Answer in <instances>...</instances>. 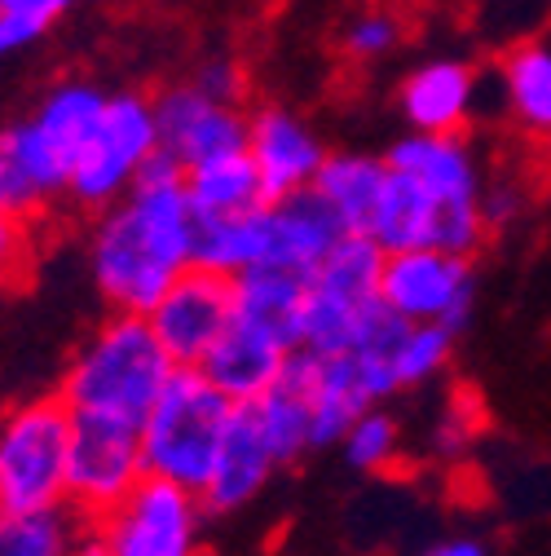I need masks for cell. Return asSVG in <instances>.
Wrapping results in <instances>:
<instances>
[{
    "mask_svg": "<svg viewBox=\"0 0 551 556\" xmlns=\"http://www.w3.org/2000/svg\"><path fill=\"white\" fill-rule=\"evenodd\" d=\"M388 181V160L384 155H362V151H326L313 190L335 207L344 230L367 235L371 213L380 203V190Z\"/></svg>",
    "mask_w": 551,
    "mask_h": 556,
    "instance_id": "cell-21",
    "label": "cell"
},
{
    "mask_svg": "<svg viewBox=\"0 0 551 556\" xmlns=\"http://www.w3.org/2000/svg\"><path fill=\"white\" fill-rule=\"evenodd\" d=\"M159 151V124H155V98L137 89H115L106 98V111L80 151L72 181H66V199L85 213H102L115 199L132 190L142 168Z\"/></svg>",
    "mask_w": 551,
    "mask_h": 556,
    "instance_id": "cell-5",
    "label": "cell"
},
{
    "mask_svg": "<svg viewBox=\"0 0 551 556\" xmlns=\"http://www.w3.org/2000/svg\"><path fill=\"white\" fill-rule=\"evenodd\" d=\"M106 98L111 93L102 85H93L85 76H66L53 89H44V98L31 111V119L44 128V137L66 155L72 168H76L80 151L89 147V137H93V128H98V119L106 111Z\"/></svg>",
    "mask_w": 551,
    "mask_h": 556,
    "instance_id": "cell-24",
    "label": "cell"
},
{
    "mask_svg": "<svg viewBox=\"0 0 551 556\" xmlns=\"http://www.w3.org/2000/svg\"><path fill=\"white\" fill-rule=\"evenodd\" d=\"M499 76L508 93V115L529 142L551 147V49L538 40H521L503 49Z\"/></svg>",
    "mask_w": 551,
    "mask_h": 556,
    "instance_id": "cell-20",
    "label": "cell"
},
{
    "mask_svg": "<svg viewBox=\"0 0 551 556\" xmlns=\"http://www.w3.org/2000/svg\"><path fill=\"white\" fill-rule=\"evenodd\" d=\"M76 556H111V552H106V543H102L98 534H89V539L76 547Z\"/></svg>",
    "mask_w": 551,
    "mask_h": 556,
    "instance_id": "cell-37",
    "label": "cell"
},
{
    "mask_svg": "<svg viewBox=\"0 0 551 556\" xmlns=\"http://www.w3.org/2000/svg\"><path fill=\"white\" fill-rule=\"evenodd\" d=\"M66 451H72V406L36 397L0 415V513L66 504Z\"/></svg>",
    "mask_w": 551,
    "mask_h": 556,
    "instance_id": "cell-4",
    "label": "cell"
},
{
    "mask_svg": "<svg viewBox=\"0 0 551 556\" xmlns=\"http://www.w3.org/2000/svg\"><path fill=\"white\" fill-rule=\"evenodd\" d=\"M185 194L194 203V217H234L265 203V186L247 151L185 168Z\"/></svg>",
    "mask_w": 551,
    "mask_h": 556,
    "instance_id": "cell-27",
    "label": "cell"
},
{
    "mask_svg": "<svg viewBox=\"0 0 551 556\" xmlns=\"http://www.w3.org/2000/svg\"><path fill=\"white\" fill-rule=\"evenodd\" d=\"M428 556H490V547L480 543V539H446Z\"/></svg>",
    "mask_w": 551,
    "mask_h": 556,
    "instance_id": "cell-36",
    "label": "cell"
},
{
    "mask_svg": "<svg viewBox=\"0 0 551 556\" xmlns=\"http://www.w3.org/2000/svg\"><path fill=\"white\" fill-rule=\"evenodd\" d=\"M279 468L283 464L273 459V451L256 425L252 402H239L230 425H226L221 451H217V468H213L208 485H203V508H208V517H226V513L247 508L273 481Z\"/></svg>",
    "mask_w": 551,
    "mask_h": 556,
    "instance_id": "cell-14",
    "label": "cell"
},
{
    "mask_svg": "<svg viewBox=\"0 0 551 556\" xmlns=\"http://www.w3.org/2000/svg\"><path fill=\"white\" fill-rule=\"evenodd\" d=\"M287 354L292 350H283L273 336H265L252 323L234 318L226 327V336L208 350V358L198 363V371L208 376L230 402H256L273 380H279Z\"/></svg>",
    "mask_w": 551,
    "mask_h": 556,
    "instance_id": "cell-18",
    "label": "cell"
},
{
    "mask_svg": "<svg viewBox=\"0 0 551 556\" xmlns=\"http://www.w3.org/2000/svg\"><path fill=\"white\" fill-rule=\"evenodd\" d=\"M476 102V72L459 58L420 62L397 85V111L415 132H467Z\"/></svg>",
    "mask_w": 551,
    "mask_h": 556,
    "instance_id": "cell-15",
    "label": "cell"
},
{
    "mask_svg": "<svg viewBox=\"0 0 551 556\" xmlns=\"http://www.w3.org/2000/svg\"><path fill=\"white\" fill-rule=\"evenodd\" d=\"M142 464V425L111 415H72V451H66V504L89 521L106 517L137 481Z\"/></svg>",
    "mask_w": 551,
    "mask_h": 556,
    "instance_id": "cell-7",
    "label": "cell"
},
{
    "mask_svg": "<svg viewBox=\"0 0 551 556\" xmlns=\"http://www.w3.org/2000/svg\"><path fill=\"white\" fill-rule=\"evenodd\" d=\"M66 181L72 164L31 115L0 128V213L36 222L49 203L66 199Z\"/></svg>",
    "mask_w": 551,
    "mask_h": 556,
    "instance_id": "cell-11",
    "label": "cell"
},
{
    "mask_svg": "<svg viewBox=\"0 0 551 556\" xmlns=\"http://www.w3.org/2000/svg\"><path fill=\"white\" fill-rule=\"evenodd\" d=\"M247 155L260 173L265 199H283L292 190L313 186L326 147L305 115L279 102H265L247 115Z\"/></svg>",
    "mask_w": 551,
    "mask_h": 556,
    "instance_id": "cell-12",
    "label": "cell"
},
{
    "mask_svg": "<svg viewBox=\"0 0 551 556\" xmlns=\"http://www.w3.org/2000/svg\"><path fill=\"white\" fill-rule=\"evenodd\" d=\"M339 451H344V459H349L354 468H362V472H388L397 464V455H401V429H397L393 415L375 402V406H367L358 420L349 425Z\"/></svg>",
    "mask_w": 551,
    "mask_h": 556,
    "instance_id": "cell-29",
    "label": "cell"
},
{
    "mask_svg": "<svg viewBox=\"0 0 551 556\" xmlns=\"http://www.w3.org/2000/svg\"><path fill=\"white\" fill-rule=\"evenodd\" d=\"M239 402H230L198 367H177L142 420V464L151 477L177 481L185 491L203 495L226 425Z\"/></svg>",
    "mask_w": 551,
    "mask_h": 556,
    "instance_id": "cell-3",
    "label": "cell"
},
{
    "mask_svg": "<svg viewBox=\"0 0 551 556\" xmlns=\"http://www.w3.org/2000/svg\"><path fill=\"white\" fill-rule=\"evenodd\" d=\"M388 168L415 177L437 203H467L480 199V168L467 147V132H415L388 147Z\"/></svg>",
    "mask_w": 551,
    "mask_h": 556,
    "instance_id": "cell-17",
    "label": "cell"
},
{
    "mask_svg": "<svg viewBox=\"0 0 551 556\" xmlns=\"http://www.w3.org/2000/svg\"><path fill=\"white\" fill-rule=\"evenodd\" d=\"M256 230H260V265L309 274L344 235V222L313 186H305L283 199H265L256 207Z\"/></svg>",
    "mask_w": 551,
    "mask_h": 556,
    "instance_id": "cell-13",
    "label": "cell"
},
{
    "mask_svg": "<svg viewBox=\"0 0 551 556\" xmlns=\"http://www.w3.org/2000/svg\"><path fill=\"white\" fill-rule=\"evenodd\" d=\"M185 80H190V85H198L208 98H217V102H234V106H243V102H247V93H252V76H247V66H243L239 58H230V53H213V58H203Z\"/></svg>",
    "mask_w": 551,
    "mask_h": 556,
    "instance_id": "cell-31",
    "label": "cell"
},
{
    "mask_svg": "<svg viewBox=\"0 0 551 556\" xmlns=\"http://www.w3.org/2000/svg\"><path fill=\"white\" fill-rule=\"evenodd\" d=\"M480 406H467V393H454V402H450V410L441 415V425H437V451L441 455H459L472 438H476V429H480Z\"/></svg>",
    "mask_w": 551,
    "mask_h": 556,
    "instance_id": "cell-32",
    "label": "cell"
},
{
    "mask_svg": "<svg viewBox=\"0 0 551 556\" xmlns=\"http://www.w3.org/2000/svg\"><path fill=\"white\" fill-rule=\"evenodd\" d=\"M31 256V235H27V222L23 217H10V213H0V283L14 274H23Z\"/></svg>",
    "mask_w": 551,
    "mask_h": 556,
    "instance_id": "cell-34",
    "label": "cell"
},
{
    "mask_svg": "<svg viewBox=\"0 0 551 556\" xmlns=\"http://www.w3.org/2000/svg\"><path fill=\"white\" fill-rule=\"evenodd\" d=\"M454 354V331L446 323H410L401 350L393 358L397 371V389H415L424 380H433Z\"/></svg>",
    "mask_w": 551,
    "mask_h": 556,
    "instance_id": "cell-30",
    "label": "cell"
},
{
    "mask_svg": "<svg viewBox=\"0 0 551 556\" xmlns=\"http://www.w3.org/2000/svg\"><path fill=\"white\" fill-rule=\"evenodd\" d=\"M194 203L177 160L155 151L124 199L93 213L89 269L115 314H146L194 265Z\"/></svg>",
    "mask_w": 551,
    "mask_h": 556,
    "instance_id": "cell-1",
    "label": "cell"
},
{
    "mask_svg": "<svg viewBox=\"0 0 551 556\" xmlns=\"http://www.w3.org/2000/svg\"><path fill=\"white\" fill-rule=\"evenodd\" d=\"M234 318L273 336L283 350H300L305 274L279 269V265H252L234 274Z\"/></svg>",
    "mask_w": 551,
    "mask_h": 556,
    "instance_id": "cell-19",
    "label": "cell"
},
{
    "mask_svg": "<svg viewBox=\"0 0 551 556\" xmlns=\"http://www.w3.org/2000/svg\"><path fill=\"white\" fill-rule=\"evenodd\" d=\"M313 380H318V354L309 350H292L279 380H273L256 402V425L283 468L296 464L300 455H309V429H313Z\"/></svg>",
    "mask_w": 551,
    "mask_h": 556,
    "instance_id": "cell-16",
    "label": "cell"
},
{
    "mask_svg": "<svg viewBox=\"0 0 551 556\" xmlns=\"http://www.w3.org/2000/svg\"><path fill=\"white\" fill-rule=\"evenodd\" d=\"M406 36H410V18L397 5H388V0H362V5H354L335 27L339 53L358 66L388 58L393 49L406 45Z\"/></svg>",
    "mask_w": 551,
    "mask_h": 556,
    "instance_id": "cell-28",
    "label": "cell"
},
{
    "mask_svg": "<svg viewBox=\"0 0 551 556\" xmlns=\"http://www.w3.org/2000/svg\"><path fill=\"white\" fill-rule=\"evenodd\" d=\"M172 371L177 363L146 314H111L80 344L57 397L72 406V415H111V420L142 425Z\"/></svg>",
    "mask_w": 551,
    "mask_h": 556,
    "instance_id": "cell-2",
    "label": "cell"
},
{
    "mask_svg": "<svg viewBox=\"0 0 551 556\" xmlns=\"http://www.w3.org/2000/svg\"><path fill=\"white\" fill-rule=\"evenodd\" d=\"M80 5L85 0H0V10H5L10 18H18V23H27L40 36H49L66 14H76Z\"/></svg>",
    "mask_w": 551,
    "mask_h": 556,
    "instance_id": "cell-33",
    "label": "cell"
},
{
    "mask_svg": "<svg viewBox=\"0 0 551 556\" xmlns=\"http://www.w3.org/2000/svg\"><path fill=\"white\" fill-rule=\"evenodd\" d=\"M155 98L159 151L177 160V168H194L234 151H247V111L234 102H217L190 80L164 85Z\"/></svg>",
    "mask_w": 551,
    "mask_h": 556,
    "instance_id": "cell-10",
    "label": "cell"
},
{
    "mask_svg": "<svg viewBox=\"0 0 551 556\" xmlns=\"http://www.w3.org/2000/svg\"><path fill=\"white\" fill-rule=\"evenodd\" d=\"M203 521V495L146 472L106 517L93 521V534L111 556H198Z\"/></svg>",
    "mask_w": 551,
    "mask_h": 556,
    "instance_id": "cell-6",
    "label": "cell"
},
{
    "mask_svg": "<svg viewBox=\"0 0 551 556\" xmlns=\"http://www.w3.org/2000/svg\"><path fill=\"white\" fill-rule=\"evenodd\" d=\"M433 217H437V199L397 168H388V181L380 190V203L371 213L367 235L384 248V252H401V248H424L433 239Z\"/></svg>",
    "mask_w": 551,
    "mask_h": 556,
    "instance_id": "cell-26",
    "label": "cell"
},
{
    "mask_svg": "<svg viewBox=\"0 0 551 556\" xmlns=\"http://www.w3.org/2000/svg\"><path fill=\"white\" fill-rule=\"evenodd\" d=\"M89 534L93 521L72 504L0 513V556H76Z\"/></svg>",
    "mask_w": 551,
    "mask_h": 556,
    "instance_id": "cell-25",
    "label": "cell"
},
{
    "mask_svg": "<svg viewBox=\"0 0 551 556\" xmlns=\"http://www.w3.org/2000/svg\"><path fill=\"white\" fill-rule=\"evenodd\" d=\"M146 323L155 327L159 344L177 367H198L213 344L226 336V327L234 323V278L190 265L146 309Z\"/></svg>",
    "mask_w": 551,
    "mask_h": 556,
    "instance_id": "cell-9",
    "label": "cell"
},
{
    "mask_svg": "<svg viewBox=\"0 0 551 556\" xmlns=\"http://www.w3.org/2000/svg\"><path fill=\"white\" fill-rule=\"evenodd\" d=\"M36 40H44L40 31H31L27 23H18V18H10L5 10H0V62H10V58H18L23 49H31Z\"/></svg>",
    "mask_w": 551,
    "mask_h": 556,
    "instance_id": "cell-35",
    "label": "cell"
},
{
    "mask_svg": "<svg viewBox=\"0 0 551 556\" xmlns=\"http://www.w3.org/2000/svg\"><path fill=\"white\" fill-rule=\"evenodd\" d=\"M472 292H476L472 256H459L433 243L384 252L380 301L410 323H446L450 331H459L467 323Z\"/></svg>",
    "mask_w": 551,
    "mask_h": 556,
    "instance_id": "cell-8",
    "label": "cell"
},
{
    "mask_svg": "<svg viewBox=\"0 0 551 556\" xmlns=\"http://www.w3.org/2000/svg\"><path fill=\"white\" fill-rule=\"evenodd\" d=\"M375 406L354 354H318V380H313V429H309V446L313 451H331L344 442L349 425L358 415Z\"/></svg>",
    "mask_w": 551,
    "mask_h": 556,
    "instance_id": "cell-22",
    "label": "cell"
},
{
    "mask_svg": "<svg viewBox=\"0 0 551 556\" xmlns=\"http://www.w3.org/2000/svg\"><path fill=\"white\" fill-rule=\"evenodd\" d=\"M380 274H384V248L371 235L358 230H344L331 252L305 274V283L313 292H326L344 305H358L367 309L371 301H380Z\"/></svg>",
    "mask_w": 551,
    "mask_h": 556,
    "instance_id": "cell-23",
    "label": "cell"
}]
</instances>
